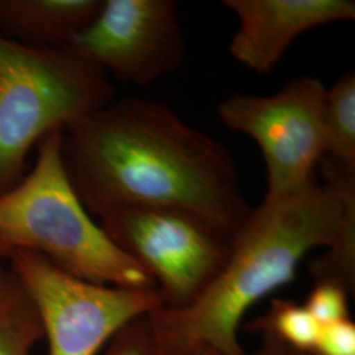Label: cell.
I'll list each match as a JSON object with an SVG mask.
<instances>
[{"label": "cell", "mask_w": 355, "mask_h": 355, "mask_svg": "<svg viewBox=\"0 0 355 355\" xmlns=\"http://www.w3.org/2000/svg\"><path fill=\"white\" fill-rule=\"evenodd\" d=\"M61 153L91 216L171 209L230 242L253 211L228 149L162 103L114 99L64 129Z\"/></svg>", "instance_id": "1"}, {"label": "cell", "mask_w": 355, "mask_h": 355, "mask_svg": "<svg viewBox=\"0 0 355 355\" xmlns=\"http://www.w3.org/2000/svg\"><path fill=\"white\" fill-rule=\"evenodd\" d=\"M322 168L325 183L315 179L299 193L253 207L229 243L224 266L196 300L148 315L165 355H195L202 349L245 355L239 338L242 318L291 283L313 249H328L312 266L316 282L333 280L354 290L355 174Z\"/></svg>", "instance_id": "2"}, {"label": "cell", "mask_w": 355, "mask_h": 355, "mask_svg": "<svg viewBox=\"0 0 355 355\" xmlns=\"http://www.w3.org/2000/svg\"><path fill=\"white\" fill-rule=\"evenodd\" d=\"M62 132L38 144L32 170L0 195V239L94 283L155 288L154 280L96 224L64 168Z\"/></svg>", "instance_id": "3"}, {"label": "cell", "mask_w": 355, "mask_h": 355, "mask_svg": "<svg viewBox=\"0 0 355 355\" xmlns=\"http://www.w3.org/2000/svg\"><path fill=\"white\" fill-rule=\"evenodd\" d=\"M114 101L110 76L71 46H28L0 35V195L24 178L44 137Z\"/></svg>", "instance_id": "4"}, {"label": "cell", "mask_w": 355, "mask_h": 355, "mask_svg": "<svg viewBox=\"0 0 355 355\" xmlns=\"http://www.w3.org/2000/svg\"><path fill=\"white\" fill-rule=\"evenodd\" d=\"M8 263L37 311L49 355H101L128 324L164 306L155 288L82 279L32 252L12 250Z\"/></svg>", "instance_id": "5"}, {"label": "cell", "mask_w": 355, "mask_h": 355, "mask_svg": "<svg viewBox=\"0 0 355 355\" xmlns=\"http://www.w3.org/2000/svg\"><path fill=\"white\" fill-rule=\"evenodd\" d=\"M327 87L315 76L293 78L274 95L233 94L217 107L221 123L253 139L265 159L266 200L288 198L315 180L325 153Z\"/></svg>", "instance_id": "6"}, {"label": "cell", "mask_w": 355, "mask_h": 355, "mask_svg": "<svg viewBox=\"0 0 355 355\" xmlns=\"http://www.w3.org/2000/svg\"><path fill=\"white\" fill-rule=\"evenodd\" d=\"M99 218L114 245L154 280L167 308L196 300L228 257L230 242L178 211L114 208Z\"/></svg>", "instance_id": "7"}, {"label": "cell", "mask_w": 355, "mask_h": 355, "mask_svg": "<svg viewBox=\"0 0 355 355\" xmlns=\"http://www.w3.org/2000/svg\"><path fill=\"white\" fill-rule=\"evenodd\" d=\"M177 8L173 0H103L96 17L69 46L117 80L152 85L186 60Z\"/></svg>", "instance_id": "8"}, {"label": "cell", "mask_w": 355, "mask_h": 355, "mask_svg": "<svg viewBox=\"0 0 355 355\" xmlns=\"http://www.w3.org/2000/svg\"><path fill=\"white\" fill-rule=\"evenodd\" d=\"M223 6L239 19L232 57L258 74L274 70L305 32L355 19L350 0H224Z\"/></svg>", "instance_id": "9"}, {"label": "cell", "mask_w": 355, "mask_h": 355, "mask_svg": "<svg viewBox=\"0 0 355 355\" xmlns=\"http://www.w3.org/2000/svg\"><path fill=\"white\" fill-rule=\"evenodd\" d=\"M103 0H0V35L28 46H69Z\"/></svg>", "instance_id": "10"}, {"label": "cell", "mask_w": 355, "mask_h": 355, "mask_svg": "<svg viewBox=\"0 0 355 355\" xmlns=\"http://www.w3.org/2000/svg\"><path fill=\"white\" fill-rule=\"evenodd\" d=\"M0 261V355H32L42 338L37 311L21 282Z\"/></svg>", "instance_id": "11"}, {"label": "cell", "mask_w": 355, "mask_h": 355, "mask_svg": "<svg viewBox=\"0 0 355 355\" xmlns=\"http://www.w3.org/2000/svg\"><path fill=\"white\" fill-rule=\"evenodd\" d=\"M322 124L325 153L321 159L355 173L354 71H346L325 91Z\"/></svg>", "instance_id": "12"}, {"label": "cell", "mask_w": 355, "mask_h": 355, "mask_svg": "<svg viewBox=\"0 0 355 355\" xmlns=\"http://www.w3.org/2000/svg\"><path fill=\"white\" fill-rule=\"evenodd\" d=\"M246 328L272 337L296 353L311 354L321 327L304 305L287 299H274L266 313L250 321Z\"/></svg>", "instance_id": "13"}, {"label": "cell", "mask_w": 355, "mask_h": 355, "mask_svg": "<svg viewBox=\"0 0 355 355\" xmlns=\"http://www.w3.org/2000/svg\"><path fill=\"white\" fill-rule=\"evenodd\" d=\"M349 290L333 280H318L309 292L304 306L320 327L349 318Z\"/></svg>", "instance_id": "14"}, {"label": "cell", "mask_w": 355, "mask_h": 355, "mask_svg": "<svg viewBox=\"0 0 355 355\" xmlns=\"http://www.w3.org/2000/svg\"><path fill=\"white\" fill-rule=\"evenodd\" d=\"M101 355H165L157 343L148 315L120 330Z\"/></svg>", "instance_id": "15"}, {"label": "cell", "mask_w": 355, "mask_h": 355, "mask_svg": "<svg viewBox=\"0 0 355 355\" xmlns=\"http://www.w3.org/2000/svg\"><path fill=\"white\" fill-rule=\"evenodd\" d=\"M309 355H355V324L343 320L320 328L318 341Z\"/></svg>", "instance_id": "16"}, {"label": "cell", "mask_w": 355, "mask_h": 355, "mask_svg": "<svg viewBox=\"0 0 355 355\" xmlns=\"http://www.w3.org/2000/svg\"><path fill=\"white\" fill-rule=\"evenodd\" d=\"M262 337V345L261 347L254 353V355H295V352L288 346L277 341L272 337L268 336H261ZM195 355H224L218 353L214 349H202Z\"/></svg>", "instance_id": "17"}, {"label": "cell", "mask_w": 355, "mask_h": 355, "mask_svg": "<svg viewBox=\"0 0 355 355\" xmlns=\"http://www.w3.org/2000/svg\"><path fill=\"white\" fill-rule=\"evenodd\" d=\"M12 253V248L6 241H3L0 239V261H6L10 258V255Z\"/></svg>", "instance_id": "18"}, {"label": "cell", "mask_w": 355, "mask_h": 355, "mask_svg": "<svg viewBox=\"0 0 355 355\" xmlns=\"http://www.w3.org/2000/svg\"><path fill=\"white\" fill-rule=\"evenodd\" d=\"M295 355H309V354H303V353H296V352H295Z\"/></svg>", "instance_id": "19"}]
</instances>
